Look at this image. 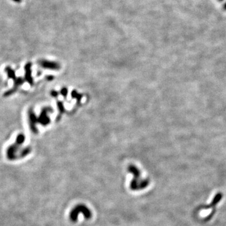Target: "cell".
Returning <instances> with one entry per match:
<instances>
[{
  "mask_svg": "<svg viewBox=\"0 0 226 226\" xmlns=\"http://www.w3.org/2000/svg\"><path fill=\"white\" fill-rule=\"evenodd\" d=\"M128 171L134 175L133 180H131L129 184V188L131 190H141L148 186L149 183V180L141 178V173L137 168L133 165H130L128 168Z\"/></svg>",
  "mask_w": 226,
  "mask_h": 226,
  "instance_id": "obj_1",
  "label": "cell"
},
{
  "mask_svg": "<svg viewBox=\"0 0 226 226\" xmlns=\"http://www.w3.org/2000/svg\"><path fill=\"white\" fill-rule=\"evenodd\" d=\"M82 214L86 219H90L92 217V212L84 204H78L75 206L69 214L70 220L72 222H76L79 215Z\"/></svg>",
  "mask_w": 226,
  "mask_h": 226,
  "instance_id": "obj_2",
  "label": "cell"
},
{
  "mask_svg": "<svg viewBox=\"0 0 226 226\" xmlns=\"http://www.w3.org/2000/svg\"><path fill=\"white\" fill-rule=\"evenodd\" d=\"M223 198V194H222V193L220 192H219L217 193V194H215V195L214 196V197L213 198L212 200L211 203L208 205H206L204 207H202L203 209H210V208H212V207L216 206L217 205L219 202H220V200L222 199Z\"/></svg>",
  "mask_w": 226,
  "mask_h": 226,
  "instance_id": "obj_3",
  "label": "cell"
},
{
  "mask_svg": "<svg viewBox=\"0 0 226 226\" xmlns=\"http://www.w3.org/2000/svg\"><path fill=\"white\" fill-rule=\"evenodd\" d=\"M4 70L5 72L7 73L9 79H12L14 80V81H15L16 80V78L15 77V71L10 67H6L5 69H4Z\"/></svg>",
  "mask_w": 226,
  "mask_h": 226,
  "instance_id": "obj_4",
  "label": "cell"
},
{
  "mask_svg": "<svg viewBox=\"0 0 226 226\" xmlns=\"http://www.w3.org/2000/svg\"><path fill=\"white\" fill-rule=\"evenodd\" d=\"M13 1L16 2V3H20L21 1V0H13Z\"/></svg>",
  "mask_w": 226,
  "mask_h": 226,
  "instance_id": "obj_5",
  "label": "cell"
}]
</instances>
